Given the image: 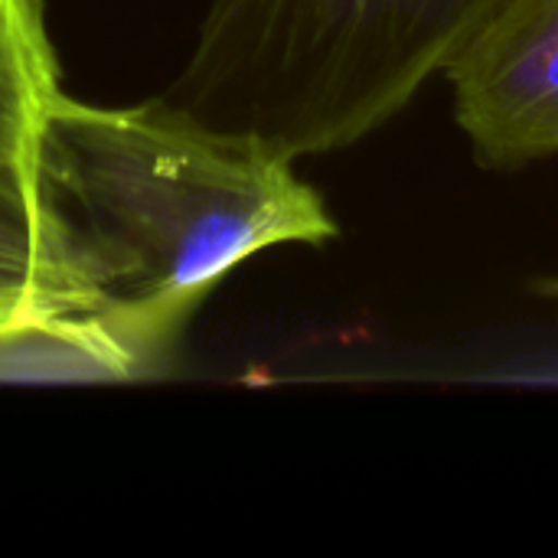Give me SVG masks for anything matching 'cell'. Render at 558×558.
I'll list each match as a JSON object with an SVG mask.
<instances>
[{
    "label": "cell",
    "instance_id": "5",
    "mask_svg": "<svg viewBox=\"0 0 558 558\" xmlns=\"http://www.w3.org/2000/svg\"><path fill=\"white\" fill-rule=\"evenodd\" d=\"M180 327L124 311H95L0 327V383H131L160 373Z\"/></svg>",
    "mask_w": 558,
    "mask_h": 558
},
{
    "label": "cell",
    "instance_id": "7",
    "mask_svg": "<svg viewBox=\"0 0 558 558\" xmlns=\"http://www.w3.org/2000/svg\"><path fill=\"white\" fill-rule=\"evenodd\" d=\"M549 291H553V294H558V281H556V284H553V288H549Z\"/></svg>",
    "mask_w": 558,
    "mask_h": 558
},
{
    "label": "cell",
    "instance_id": "4",
    "mask_svg": "<svg viewBox=\"0 0 558 558\" xmlns=\"http://www.w3.org/2000/svg\"><path fill=\"white\" fill-rule=\"evenodd\" d=\"M114 311L39 177L0 167V327Z\"/></svg>",
    "mask_w": 558,
    "mask_h": 558
},
{
    "label": "cell",
    "instance_id": "1",
    "mask_svg": "<svg viewBox=\"0 0 558 558\" xmlns=\"http://www.w3.org/2000/svg\"><path fill=\"white\" fill-rule=\"evenodd\" d=\"M36 177L108 307L183 330L245 258L337 235L333 213L294 160L193 118L167 95L92 105L62 92Z\"/></svg>",
    "mask_w": 558,
    "mask_h": 558
},
{
    "label": "cell",
    "instance_id": "3",
    "mask_svg": "<svg viewBox=\"0 0 558 558\" xmlns=\"http://www.w3.org/2000/svg\"><path fill=\"white\" fill-rule=\"evenodd\" d=\"M477 163L520 170L558 154V0H507L445 69Z\"/></svg>",
    "mask_w": 558,
    "mask_h": 558
},
{
    "label": "cell",
    "instance_id": "6",
    "mask_svg": "<svg viewBox=\"0 0 558 558\" xmlns=\"http://www.w3.org/2000/svg\"><path fill=\"white\" fill-rule=\"evenodd\" d=\"M43 0H0V167L36 177L39 141L62 95Z\"/></svg>",
    "mask_w": 558,
    "mask_h": 558
},
{
    "label": "cell",
    "instance_id": "2",
    "mask_svg": "<svg viewBox=\"0 0 558 558\" xmlns=\"http://www.w3.org/2000/svg\"><path fill=\"white\" fill-rule=\"evenodd\" d=\"M507 0H209L163 92L288 160L350 147L445 72Z\"/></svg>",
    "mask_w": 558,
    "mask_h": 558
}]
</instances>
